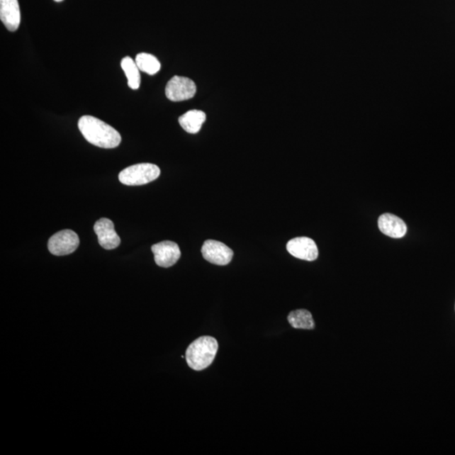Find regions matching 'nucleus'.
<instances>
[{"instance_id":"9d476101","label":"nucleus","mask_w":455,"mask_h":455,"mask_svg":"<svg viewBox=\"0 0 455 455\" xmlns=\"http://www.w3.org/2000/svg\"><path fill=\"white\" fill-rule=\"evenodd\" d=\"M378 229L383 235L391 238H403L407 234L408 227L400 218L391 213H383L378 218Z\"/></svg>"},{"instance_id":"f8f14e48","label":"nucleus","mask_w":455,"mask_h":455,"mask_svg":"<svg viewBox=\"0 0 455 455\" xmlns=\"http://www.w3.org/2000/svg\"><path fill=\"white\" fill-rule=\"evenodd\" d=\"M206 118L207 116L203 111L191 110L181 116L179 123L186 132L195 135L201 130Z\"/></svg>"},{"instance_id":"39448f33","label":"nucleus","mask_w":455,"mask_h":455,"mask_svg":"<svg viewBox=\"0 0 455 455\" xmlns=\"http://www.w3.org/2000/svg\"><path fill=\"white\" fill-rule=\"evenodd\" d=\"M197 86L193 80L181 76H174L167 84L166 95L169 101H183L193 98Z\"/></svg>"},{"instance_id":"ddd939ff","label":"nucleus","mask_w":455,"mask_h":455,"mask_svg":"<svg viewBox=\"0 0 455 455\" xmlns=\"http://www.w3.org/2000/svg\"><path fill=\"white\" fill-rule=\"evenodd\" d=\"M121 67L127 76L128 86L132 90H137L140 87L141 78L136 62L130 57H125L121 61Z\"/></svg>"},{"instance_id":"2eb2a0df","label":"nucleus","mask_w":455,"mask_h":455,"mask_svg":"<svg viewBox=\"0 0 455 455\" xmlns=\"http://www.w3.org/2000/svg\"><path fill=\"white\" fill-rule=\"evenodd\" d=\"M135 62L140 71L150 75L157 74L162 68V64L157 57L150 55V53H138Z\"/></svg>"},{"instance_id":"20e7f679","label":"nucleus","mask_w":455,"mask_h":455,"mask_svg":"<svg viewBox=\"0 0 455 455\" xmlns=\"http://www.w3.org/2000/svg\"><path fill=\"white\" fill-rule=\"evenodd\" d=\"M79 239L77 234L71 230H64L53 235L47 244L49 252L52 255L62 257L69 255L77 249Z\"/></svg>"},{"instance_id":"dca6fc26","label":"nucleus","mask_w":455,"mask_h":455,"mask_svg":"<svg viewBox=\"0 0 455 455\" xmlns=\"http://www.w3.org/2000/svg\"><path fill=\"white\" fill-rule=\"evenodd\" d=\"M55 2H62L64 1V0H55Z\"/></svg>"},{"instance_id":"4468645a","label":"nucleus","mask_w":455,"mask_h":455,"mask_svg":"<svg viewBox=\"0 0 455 455\" xmlns=\"http://www.w3.org/2000/svg\"><path fill=\"white\" fill-rule=\"evenodd\" d=\"M288 320L293 328L312 330L315 328V321L310 311L297 310L290 312Z\"/></svg>"},{"instance_id":"0eeeda50","label":"nucleus","mask_w":455,"mask_h":455,"mask_svg":"<svg viewBox=\"0 0 455 455\" xmlns=\"http://www.w3.org/2000/svg\"><path fill=\"white\" fill-rule=\"evenodd\" d=\"M151 249L154 253L156 264L164 269L175 265L181 258L179 245L169 240L155 244Z\"/></svg>"},{"instance_id":"1a4fd4ad","label":"nucleus","mask_w":455,"mask_h":455,"mask_svg":"<svg viewBox=\"0 0 455 455\" xmlns=\"http://www.w3.org/2000/svg\"><path fill=\"white\" fill-rule=\"evenodd\" d=\"M287 249L293 257L308 262L316 260L319 255L318 245L309 237H297L289 240Z\"/></svg>"},{"instance_id":"f257e3e1","label":"nucleus","mask_w":455,"mask_h":455,"mask_svg":"<svg viewBox=\"0 0 455 455\" xmlns=\"http://www.w3.org/2000/svg\"><path fill=\"white\" fill-rule=\"evenodd\" d=\"M78 127L89 142L100 148L114 149L121 144V135L114 128L92 116L80 118Z\"/></svg>"},{"instance_id":"6e6552de","label":"nucleus","mask_w":455,"mask_h":455,"mask_svg":"<svg viewBox=\"0 0 455 455\" xmlns=\"http://www.w3.org/2000/svg\"><path fill=\"white\" fill-rule=\"evenodd\" d=\"M94 231L97 235L101 247L106 249L118 248L121 244V239L115 230L113 222L108 218H103L96 221L94 225Z\"/></svg>"},{"instance_id":"f03ea898","label":"nucleus","mask_w":455,"mask_h":455,"mask_svg":"<svg viewBox=\"0 0 455 455\" xmlns=\"http://www.w3.org/2000/svg\"><path fill=\"white\" fill-rule=\"evenodd\" d=\"M218 349V343L215 338L208 336L201 337L187 347L186 363L195 371H202L213 364Z\"/></svg>"},{"instance_id":"9b49d317","label":"nucleus","mask_w":455,"mask_h":455,"mask_svg":"<svg viewBox=\"0 0 455 455\" xmlns=\"http://www.w3.org/2000/svg\"><path fill=\"white\" fill-rule=\"evenodd\" d=\"M0 20L8 30L16 31L21 24L18 0H0Z\"/></svg>"},{"instance_id":"423d86ee","label":"nucleus","mask_w":455,"mask_h":455,"mask_svg":"<svg viewBox=\"0 0 455 455\" xmlns=\"http://www.w3.org/2000/svg\"><path fill=\"white\" fill-rule=\"evenodd\" d=\"M203 257L214 265L225 266L229 264L234 257V252L226 245L217 240H208L202 247Z\"/></svg>"},{"instance_id":"7ed1b4c3","label":"nucleus","mask_w":455,"mask_h":455,"mask_svg":"<svg viewBox=\"0 0 455 455\" xmlns=\"http://www.w3.org/2000/svg\"><path fill=\"white\" fill-rule=\"evenodd\" d=\"M160 169L156 164L141 163L124 169L119 174V181L127 186L148 184L159 176Z\"/></svg>"}]
</instances>
